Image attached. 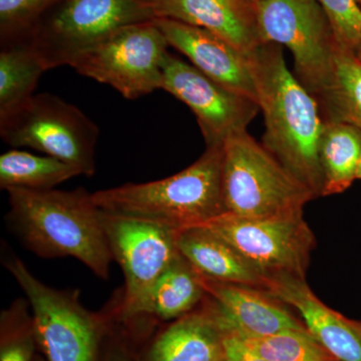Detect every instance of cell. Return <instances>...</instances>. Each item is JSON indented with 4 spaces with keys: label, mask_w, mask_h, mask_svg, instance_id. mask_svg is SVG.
Masks as SVG:
<instances>
[{
    "label": "cell",
    "mask_w": 361,
    "mask_h": 361,
    "mask_svg": "<svg viewBox=\"0 0 361 361\" xmlns=\"http://www.w3.org/2000/svg\"><path fill=\"white\" fill-rule=\"evenodd\" d=\"M61 0H0L1 42L21 39L40 16Z\"/></svg>",
    "instance_id": "26"
},
{
    "label": "cell",
    "mask_w": 361,
    "mask_h": 361,
    "mask_svg": "<svg viewBox=\"0 0 361 361\" xmlns=\"http://www.w3.org/2000/svg\"><path fill=\"white\" fill-rule=\"evenodd\" d=\"M37 348L30 303L16 299L0 314V361H33Z\"/></svg>",
    "instance_id": "25"
},
{
    "label": "cell",
    "mask_w": 361,
    "mask_h": 361,
    "mask_svg": "<svg viewBox=\"0 0 361 361\" xmlns=\"http://www.w3.org/2000/svg\"><path fill=\"white\" fill-rule=\"evenodd\" d=\"M180 255L202 276L266 291V281L222 237L204 226L187 228L178 234Z\"/></svg>",
    "instance_id": "18"
},
{
    "label": "cell",
    "mask_w": 361,
    "mask_h": 361,
    "mask_svg": "<svg viewBox=\"0 0 361 361\" xmlns=\"http://www.w3.org/2000/svg\"><path fill=\"white\" fill-rule=\"evenodd\" d=\"M324 122L349 123L361 130V61L337 42L326 89L316 99Z\"/></svg>",
    "instance_id": "21"
},
{
    "label": "cell",
    "mask_w": 361,
    "mask_h": 361,
    "mask_svg": "<svg viewBox=\"0 0 361 361\" xmlns=\"http://www.w3.org/2000/svg\"><path fill=\"white\" fill-rule=\"evenodd\" d=\"M202 226L227 241L266 284L284 278L306 279L316 239L303 213L268 219L224 213Z\"/></svg>",
    "instance_id": "9"
},
{
    "label": "cell",
    "mask_w": 361,
    "mask_h": 361,
    "mask_svg": "<svg viewBox=\"0 0 361 361\" xmlns=\"http://www.w3.org/2000/svg\"><path fill=\"white\" fill-rule=\"evenodd\" d=\"M161 90L193 111L206 148L223 146L232 135L247 130L260 111L250 97L227 89L170 52L163 66Z\"/></svg>",
    "instance_id": "12"
},
{
    "label": "cell",
    "mask_w": 361,
    "mask_h": 361,
    "mask_svg": "<svg viewBox=\"0 0 361 361\" xmlns=\"http://www.w3.org/2000/svg\"><path fill=\"white\" fill-rule=\"evenodd\" d=\"M80 175L82 173L78 169L52 157L33 155L18 149H11L0 156V187L6 191L52 190Z\"/></svg>",
    "instance_id": "23"
},
{
    "label": "cell",
    "mask_w": 361,
    "mask_h": 361,
    "mask_svg": "<svg viewBox=\"0 0 361 361\" xmlns=\"http://www.w3.org/2000/svg\"><path fill=\"white\" fill-rule=\"evenodd\" d=\"M249 59L264 116L263 146L315 199L322 197L324 121L317 101L289 70L281 45L261 44Z\"/></svg>",
    "instance_id": "1"
},
{
    "label": "cell",
    "mask_w": 361,
    "mask_h": 361,
    "mask_svg": "<svg viewBox=\"0 0 361 361\" xmlns=\"http://www.w3.org/2000/svg\"><path fill=\"white\" fill-rule=\"evenodd\" d=\"M47 68L25 39L1 42L0 51V114L30 97Z\"/></svg>",
    "instance_id": "22"
},
{
    "label": "cell",
    "mask_w": 361,
    "mask_h": 361,
    "mask_svg": "<svg viewBox=\"0 0 361 361\" xmlns=\"http://www.w3.org/2000/svg\"><path fill=\"white\" fill-rule=\"evenodd\" d=\"M355 54L356 56H357V58L360 59V61H361V44L360 45V47H358V49H356Z\"/></svg>",
    "instance_id": "31"
},
{
    "label": "cell",
    "mask_w": 361,
    "mask_h": 361,
    "mask_svg": "<svg viewBox=\"0 0 361 361\" xmlns=\"http://www.w3.org/2000/svg\"><path fill=\"white\" fill-rule=\"evenodd\" d=\"M6 192L7 224L27 250L44 259L75 258L97 277H110L113 254L92 194L82 188Z\"/></svg>",
    "instance_id": "2"
},
{
    "label": "cell",
    "mask_w": 361,
    "mask_h": 361,
    "mask_svg": "<svg viewBox=\"0 0 361 361\" xmlns=\"http://www.w3.org/2000/svg\"><path fill=\"white\" fill-rule=\"evenodd\" d=\"M223 146L206 148L191 166L165 179L102 190L92 200L103 212L180 231L225 213Z\"/></svg>",
    "instance_id": "3"
},
{
    "label": "cell",
    "mask_w": 361,
    "mask_h": 361,
    "mask_svg": "<svg viewBox=\"0 0 361 361\" xmlns=\"http://www.w3.org/2000/svg\"><path fill=\"white\" fill-rule=\"evenodd\" d=\"M223 337L212 299L175 320L149 346L145 361H221Z\"/></svg>",
    "instance_id": "17"
},
{
    "label": "cell",
    "mask_w": 361,
    "mask_h": 361,
    "mask_svg": "<svg viewBox=\"0 0 361 361\" xmlns=\"http://www.w3.org/2000/svg\"><path fill=\"white\" fill-rule=\"evenodd\" d=\"M206 296L200 274L180 255L122 320L126 322L142 315L154 316L161 320H177L197 310Z\"/></svg>",
    "instance_id": "19"
},
{
    "label": "cell",
    "mask_w": 361,
    "mask_h": 361,
    "mask_svg": "<svg viewBox=\"0 0 361 361\" xmlns=\"http://www.w3.org/2000/svg\"><path fill=\"white\" fill-rule=\"evenodd\" d=\"M104 361H133L128 351L118 344H114L106 351Z\"/></svg>",
    "instance_id": "29"
},
{
    "label": "cell",
    "mask_w": 361,
    "mask_h": 361,
    "mask_svg": "<svg viewBox=\"0 0 361 361\" xmlns=\"http://www.w3.org/2000/svg\"><path fill=\"white\" fill-rule=\"evenodd\" d=\"M235 334L267 361H336L311 336L308 330H289L266 336Z\"/></svg>",
    "instance_id": "24"
},
{
    "label": "cell",
    "mask_w": 361,
    "mask_h": 361,
    "mask_svg": "<svg viewBox=\"0 0 361 361\" xmlns=\"http://www.w3.org/2000/svg\"><path fill=\"white\" fill-rule=\"evenodd\" d=\"M156 2L61 0L47 11L45 18L35 21L23 39L37 52L47 71L71 66L78 56L118 30L158 18Z\"/></svg>",
    "instance_id": "6"
},
{
    "label": "cell",
    "mask_w": 361,
    "mask_h": 361,
    "mask_svg": "<svg viewBox=\"0 0 361 361\" xmlns=\"http://www.w3.org/2000/svg\"><path fill=\"white\" fill-rule=\"evenodd\" d=\"M256 16L264 44L284 45L297 80L317 99L334 70L337 39L317 0H259Z\"/></svg>",
    "instance_id": "8"
},
{
    "label": "cell",
    "mask_w": 361,
    "mask_h": 361,
    "mask_svg": "<svg viewBox=\"0 0 361 361\" xmlns=\"http://www.w3.org/2000/svg\"><path fill=\"white\" fill-rule=\"evenodd\" d=\"M221 361H224V360H221Z\"/></svg>",
    "instance_id": "35"
},
{
    "label": "cell",
    "mask_w": 361,
    "mask_h": 361,
    "mask_svg": "<svg viewBox=\"0 0 361 361\" xmlns=\"http://www.w3.org/2000/svg\"><path fill=\"white\" fill-rule=\"evenodd\" d=\"M252 1L257 2V1H259V0H252Z\"/></svg>",
    "instance_id": "34"
},
{
    "label": "cell",
    "mask_w": 361,
    "mask_h": 361,
    "mask_svg": "<svg viewBox=\"0 0 361 361\" xmlns=\"http://www.w3.org/2000/svg\"><path fill=\"white\" fill-rule=\"evenodd\" d=\"M102 223L113 254L122 268L125 290L118 307L121 319L154 282L180 257L179 231L101 211Z\"/></svg>",
    "instance_id": "11"
},
{
    "label": "cell",
    "mask_w": 361,
    "mask_h": 361,
    "mask_svg": "<svg viewBox=\"0 0 361 361\" xmlns=\"http://www.w3.org/2000/svg\"><path fill=\"white\" fill-rule=\"evenodd\" d=\"M1 260L30 303L44 361H99L108 324L104 315L87 310L78 290L42 283L9 248L2 249Z\"/></svg>",
    "instance_id": "5"
},
{
    "label": "cell",
    "mask_w": 361,
    "mask_h": 361,
    "mask_svg": "<svg viewBox=\"0 0 361 361\" xmlns=\"http://www.w3.org/2000/svg\"><path fill=\"white\" fill-rule=\"evenodd\" d=\"M165 35L155 20L126 26L78 56L71 68L84 77L137 99L161 90L169 54Z\"/></svg>",
    "instance_id": "10"
},
{
    "label": "cell",
    "mask_w": 361,
    "mask_h": 361,
    "mask_svg": "<svg viewBox=\"0 0 361 361\" xmlns=\"http://www.w3.org/2000/svg\"><path fill=\"white\" fill-rule=\"evenodd\" d=\"M159 18H171L219 35L250 56L264 44L252 0H157Z\"/></svg>",
    "instance_id": "16"
},
{
    "label": "cell",
    "mask_w": 361,
    "mask_h": 361,
    "mask_svg": "<svg viewBox=\"0 0 361 361\" xmlns=\"http://www.w3.org/2000/svg\"><path fill=\"white\" fill-rule=\"evenodd\" d=\"M222 193L225 213L246 219L301 214L315 199L247 130L223 145Z\"/></svg>",
    "instance_id": "4"
},
{
    "label": "cell",
    "mask_w": 361,
    "mask_h": 361,
    "mask_svg": "<svg viewBox=\"0 0 361 361\" xmlns=\"http://www.w3.org/2000/svg\"><path fill=\"white\" fill-rule=\"evenodd\" d=\"M33 361H44V358L42 356L35 355V360Z\"/></svg>",
    "instance_id": "32"
},
{
    "label": "cell",
    "mask_w": 361,
    "mask_h": 361,
    "mask_svg": "<svg viewBox=\"0 0 361 361\" xmlns=\"http://www.w3.org/2000/svg\"><path fill=\"white\" fill-rule=\"evenodd\" d=\"M201 276L224 329L250 336H266L289 330H307L286 304L267 291L244 285L223 283Z\"/></svg>",
    "instance_id": "14"
},
{
    "label": "cell",
    "mask_w": 361,
    "mask_h": 361,
    "mask_svg": "<svg viewBox=\"0 0 361 361\" xmlns=\"http://www.w3.org/2000/svg\"><path fill=\"white\" fill-rule=\"evenodd\" d=\"M356 180H361V157L360 164H358L357 173H356Z\"/></svg>",
    "instance_id": "30"
},
{
    "label": "cell",
    "mask_w": 361,
    "mask_h": 361,
    "mask_svg": "<svg viewBox=\"0 0 361 361\" xmlns=\"http://www.w3.org/2000/svg\"><path fill=\"white\" fill-rule=\"evenodd\" d=\"M169 45L207 77L258 104L249 56L215 33L171 18H156ZM259 106V104H258Z\"/></svg>",
    "instance_id": "13"
},
{
    "label": "cell",
    "mask_w": 361,
    "mask_h": 361,
    "mask_svg": "<svg viewBox=\"0 0 361 361\" xmlns=\"http://www.w3.org/2000/svg\"><path fill=\"white\" fill-rule=\"evenodd\" d=\"M266 291L299 313L306 329L336 361H361V322L349 319L322 302L306 279L268 282Z\"/></svg>",
    "instance_id": "15"
},
{
    "label": "cell",
    "mask_w": 361,
    "mask_h": 361,
    "mask_svg": "<svg viewBox=\"0 0 361 361\" xmlns=\"http://www.w3.org/2000/svg\"><path fill=\"white\" fill-rule=\"evenodd\" d=\"M329 16L337 42L356 51L361 44V7L356 0H317Z\"/></svg>",
    "instance_id": "27"
},
{
    "label": "cell",
    "mask_w": 361,
    "mask_h": 361,
    "mask_svg": "<svg viewBox=\"0 0 361 361\" xmlns=\"http://www.w3.org/2000/svg\"><path fill=\"white\" fill-rule=\"evenodd\" d=\"M357 1V4H360V6L361 7V0H356Z\"/></svg>",
    "instance_id": "33"
},
{
    "label": "cell",
    "mask_w": 361,
    "mask_h": 361,
    "mask_svg": "<svg viewBox=\"0 0 361 361\" xmlns=\"http://www.w3.org/2000/svg\"><path fill=\"white\" fill-rule=\"evenodd\" d=\"M99 135L96 123L78 106L47 92L0 114V137L6 144L65 161L87 177L96 172Z\"/></svg>",
    "instance_id": "7"
},
{
    "label": "cell",
    "mask_w": 361,
    "mask_h": 361,
    "mask_svg": "<svg viewBox=\"0 0 361 361\" xmlns=\"http://www.w3.org/2000/svg\"><path fill=\"white\" fill-rule=\"evenodd\" d=\"M222 329L224 331V337H223V360L224 361H267L248 348L235 332L224 327H222Z\"/></svg>",
    "instance_id": "28"
},
{
    "label": "cell",
    "mask_w": 361,
    "mask_h": 361,
    "mask_svg": "<svg viewBox=\"0 0 361 361\" xmlns=\"http://www.w3.org/2000/svg\"><path fill=\"white\" fill-rule=\"evenodd\" d=\"M319 157L322 197L343 193L356 180L361 157V130L346 123L324 122Z\"/></svg>",
    "instance_id": "20"
}]
</instances>
